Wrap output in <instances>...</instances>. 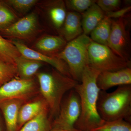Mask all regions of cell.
Listing matches in <instances>:
<instances>
[{
    "instance_id": "cell-1",
    "label": "cell",
    "mask_w": 131,
    "mask_h": 131,
    "mask_svg": "<svg viewBox=\"0 0 131 131\" xmlns=\"http://www.w3.org/2000/svg\"><path fill=\"white\" fill-rule=\"evenodd\" d=\"M100 72L87 66L82 74L80 83L74 89L80 97L81 114L74 126L77 131H91L101 126L105 121L97 110V102L100 90L96 84Z\"/></svg>"
},
{
    "instance_id": "cell-2",
    "label": "cell",
    "mask_w": 131,
    "mask_h": 131,
    "mask_svg": "<svg viewBox=\"0 0 131 131\" xmlns=\"http://www.w3.org/2000/svg\"><path fill=\"white\" fill-rule=\"evenodd\" d=\"M97 107L98 113L106 122L124 119L130 123L131 85L119 86L112 93L100 90Z\"/></svg>"
},
{
    "instance_id": "cell-3",
    "label": "cell",
    "mask_w": 131,
    "mask_h": 131,
    "mask_svg": "<svg viewBox=\"0 0 131 131\" xmlns=\"http://www.w3.org/2000/svg\"><path fill=\"white\" fill-rule=\"evenodd\" d=\"M37 78L40 93L48 105L51 117H56L64 95L79 83L57 70L39 73Z\"/></svg>"
},
{
    "instance_id": "cell-4",
    "label": "cell",
    "mask_w": 131,
    "mask_h": 131,
    "mask_svg": "<svg viewBox=\"0 0 131 131\" xmlns=\"http://www.w3.org/2000/svg\"><path fill=\"white\" fill-rule=\"evenodd\" d=\"M91 40L88 35L83 34L68 42L62 51L51 56L63 61L71 78L79 83L84 68L88 65V48Z\"/></svg>"
},
{
    "instance_id": "cell-5",
    "label": "cell",
    "mask_w": 131,
    "mask_h": 131,
    "mask_svg": "<svg viewBox=\"0 0 131 131\" xmlns=\"http://www.w3.org/2000/svg\"><path fill=\"white\" fill-rule=\"evenodd\" d=\"M88 65L99 71H115L131 67V61L118 56L107 46L91 40L88 48Z\"/></svg>"
},
{
    "instance_id": "cell-6",
    "label": "cell",
    "mask_w": 131,
    "mask_h": 131,
    "mask_svg": "<svg viewBox=\"0 0 131 131\" xmlns=\"http://www.w3.org/2000/svg\"><path fill=\"white\" fill-rule=\"evenodd\" d=\"M80 97L74 89L70 93L64 101L62 102L58 115L52 124V128L67 131H77L75 124L81 114Z\"/></svg>"
},
{
    "instance_id": "cell-7",
    "label": "cell",
    "mask_w": 131,
    "mask_h": 131,
    "mask_svg": "<svg viewBox=\"0 0 131 131\" xmlns=\"http://www.w3.org/2000/svg\"><path fill=\"white\" fill-rule=\"evenodd\" d=\"M128 17L112 19L111 31L107 46L118 56L130 61L131 42Z\"/></svg>"
},
{
    "instance_id": "cell-8",
    "label": "cell",
    "mask_w": 131,
    "mask_h": 131,
    "mask_svg": "<svg viewBox=\"0 0 131 131\" xmlns=\"http://www.w3.org/2000/svg\"><path fill=\"white\" fill-rule=\"evenodd\" d=\"M37 86L32 78L16 77L0 86V102L14 99L27 101L37 93Z\"/></svg>"
},
{
    "instance_id": "cell-9",
    "label": "cell",
    "mask_w": 131,
    "mask_h": 131,
    "mask_svg": "<svg viewBox=\"0 0 131 131\" xmlns=\"http://www.w3.org/2000/svg\"><path fill=\"white\" fill-rule=\"evenodd\" d=\"M11 42L18 49L21 56L25 58L42 63H47L61 74L71 78L67 64L62 60L55 57L49 56L32 50L19 41L14 40Z\"/></svg>"
},
{
    "instance_id": "cell-10",
    "label": "cell",
    "mask_w": 131,
    "mask_h": 131,
    "mask_svg": "<svg viewBox=\"0 0 131 131\" xmlns=\"http://www.w3.org/2000/svg\"><path fill=\"white\" fill-rule=\"evenodd\" d=\"M100 90L106 91L115 86L131 85V67L113 71L100 73L96 80Z\"/></svg>"
},
{
    "instance_id": "cell-11",
    "label": "cell",
    "mask_w": 131,
    "mask_h": 131,
    "mask_svg": "<svg viewBox=\"0 0 131 131\" xmlns=\"http://www.w3.org/2000/svg\"><path fill=\"white\" fill-rule=\"evenodd\" d=\"M37 18L34 13L28 14L5 28V34L9 37L25 39L30 37L36 31Z\"/></svg>"
},
{
    "instance_id": "cell-12",
    "label": "cell",
    "mask_w": 131,
    "mask_h": 131,
    "mask_svg": "<svg viewBox=\"0 0 131 131\" xmlns=\"http://www.w3.org/2000/svg\"><path fill=\"white\" fill-rule=\"evenodd\" d=\"M26 100L14 99L0 102V109L2 112L7 131H16L19 112Z\"/></svg>"
},
{
    "instance_id": "cell-13",
    "label": "cell",
    "mask_w": 131,
    "mask_h": 131,
    "mask_svg": "<svg viewBox=\"0 0 131 131\" xmlns=\"http://www.w3.org/2000/svg\"><path fill=\"white\" fill-rule=\"evenodd\" d=\"M81 14L76 12H69L62 28L61 37L66 42L73 40L83 34L82 25Z\"/></svg>"
},
{
    "instance_id": "cell-14",
    "label": "cell",
    "mask_w": 131,
    "mask_h": 131,
    "mask_svg": "<svg viewBox=\"0 0 131 131\" xmlns=\"http://www.w3.org/2000/svg\"><path fill=\"white\" fill-rule=\"evenodd\" d=\"M81 14L83 34L88 36L105 16L96 3Z\"/></svg>"
},
{
    "instance_id": "cell-15",
    "label": "cell",
    "mask_w": 131,
    "mask_h": 131,
    "mask_svg": "<svg viewBox=\"0 0 131 131\" xmlns=\"http://www.w3.org/2000/svg\"><path fill=\"white\" fill-rule=\"evenodd\" d=\"M44 99L24 103L20 109L18 121V130L29 121L34 118L46 107Z\"/></svg>"
},
{
    "instance_id": "cell-16",
    "label": "cell",
    "mask_w": 131,
    "mask_h": 131,
    "mask_svg": "<svg viewBox=\"0 0 131 131\" xmlns=\"http://www.w3.org/2000/svg\"><path fill=\"white\" fill-rule=\"evenodd\" d=\"M67 43L61 36L47 35L38 40L35 47L39 50L50 54L52 56L62 51Z\"/></svg>"
},
{
    "instance_id": "cell-17",
    "label": "cell",
    "mask_w": 131,
    "mask_h": 131,
    "mask_svg": "<svg viewBox=\"0 0 131 131\" xmlns=\"http://www.w3.org/2000/svg\"><path fill=\"white\" fill-rule=\"evenodd\" d=\"M49 107H46L37 116L24 124L18 131H50L52 124L49 116Z\"/></svg>"
},
{
    "instance_id": "cell-18",
    "label": "cell",
    "mask_w": 131,
    "mask_h": 131,
    "mask_svg": "<svg viewBox=\"0 0 131 131\" xmlns=\"http://www.w3.org/2000/svg\"><path fill=\"white\" fill-rule=\"evenodd\" d=\"M19 77L22 79H31L42 66V62L25 58L22 56L15 59Z\"/></svg>"
},
{
    "instance_id": "cell-19",
    "label": "cell",
    "mask_w": 131,
    "mask_h": 131,
    "mask_svg": "<svg viewBox=\"0 0 131 131\" xmlns=\"http://www.w3.org/2000/svg\"><path fill=\"white\" fill-rule=\"evenodd\" d=\"M112 24V19L105 16L90 34L91 40L97 43L107 46Z\"/></svg>"
},
{
    "instance_id": "cell-20",
    "label": "cell",
    "mask_w": 131,
    "mask_h": 131,
    "mask_svg": "<svg viewBox=\"0 0 131 131\" xmlns=\"http://www.w3.org/2000/svg\"><path fill=\"white\" fill-rule=\"evenodd\" d=\"M50 5L48 13L52 24L57 30L61 29L67 15L65 4L62 1H56Z\"/></svg>"
},
{
    "instance_id": "cell-21",
    "label": "cell",
    "mask_w": 131,
    "mask_h": 131,
    "mask_svg": "<svg viewBox=\"0 0 131 131\" xmlns=\"http://www.w3.org/2000/svg\"><path fill=\"white\" fill-rule=\"evenodd\" d=\"M20 56L18 49L12 42L0 35V59L5 62L15 65V59Z\"/></svg>"
},
{
    "instance_id": "cell-22",
    "label": "cell",
    "mask_w": 131,
    "mask_h": 131,
    "mask_svg": "<svg viewBox=\"0 0 131 131\" xmlns=\"http://www.w3.org/2000/svg\"><path fill=\"white\" fill-rule=\"evenodd\" d=\"M18 76L16 65L5 62L0 59V86Z\"/></svg>"
},
{
    "instance_id": "cell-23",
    "label": "cell",
    "mask_w": 131,
    "mask_h": 131,
    "mask_svg": "<svg viewBox=\"0 0 131 131\" xmlns=\"http://www.w3.org/2000/svg\"><path fill=\"white\" fill-rule=\"evenodd\" d=\"M91 131H131V125L124 119L105 121L102 125Z\"/></svg>"
},
{
    "instance_id": "cell-24",
    "label": "cell",
    "mask_w": 131,
    "mask_h": 131,
    "mask_svg": "<svg viewBox=\"0 0 131 131\" xmlns=\"http://www.w3.org/2000/svg\"><path fill=\"white\" fill-rule=\"evenodd\" d=\"M96 2L94 0H68L65 5L71 12L82 14Z\"/></svg>"
},
{
    "instance_id": "cell-25",
    "label": "cell",
    "mask_w": 131,
    "mask_h": 131,
    "mask_svg": "<svg viewBox=\"0 0 131 131\" xmlns=\"http://www.w3.org/2000/svg\"><path fill=\"white\" fill-rule=\"evenodd\" d=\"M14 14L6 7L0 5V27L11 25L15 21Z\"/></svg>"
},
{
    "instance_id": "cell-26",
    "label": "cell",
    "mask_w": 131,
    "mask_h": 131,
    "mask_svg": "<svg viewBox=\"0 0 131 131\" xmlns=\"http://www.w3.org/2000/svg\"><path fill=\"white\" fill-rule=\"evenodd\" d=\"M121 1L120 0H98L96 3L105 13L113 12L121 9Z\"/></svg>"
},
{
    "instance_id": "cell-27",
    "label": "cell",
    "mask_w": 131,
    "mask_h": 131,
    "mask_svg": "<svg viewBox=\"0 0 131 131\" xmlns=\"http://www.w3.org/2000/svg\"><path fill=\"white\" fill-rule=\"evenodd\" d=\"M36 0H10L8 2L17 11L26 12L37 2Z\"/></svg>"
},
{
    "instance_id": "cell-28",
    "label": "cell",
    "mask_w": 131,
    "mask_h": 131,
    "mask_svg": "<svg viewBox=\"0 0 131 131\" xmlns=\"http://www.w3.org/2000/svg\"><path fill=\"white\" fill-rule=\"evenodd\" d=\"M131 9L130 6H128L115 12L105 13V16L112 19L125 18L128 16L127 13L130 11Z\"/></svg>"
},
{
    "instance_id": "cell-29",
    "label": "cell",
    "mask_w": 131,
    "mask_h": 131,
    "mask_svg": "<svg viewBox=\"0 0 131 131\" xmlns=\"http://www.w3.org/2000/svg\"><path fill=\"white\" fill-rule=\"evenodd\" d=\"M50 131H61V130H59V129H54V128H52Z\"/></svg>"
},
{
    "instance_id": "cell-30",
    "label": "cell",
    "mask_w": 131,
    "mask_h": 131,
    "mask_svg": "<svg viewBox=\"0 0 131 131\" xmlns=\"http://www.w3.org/2000/svg\"><path fill=\"white\" fill-rule=\"evenodd\" d=\"M61 131H67L62 130H61Z\"/></svg>"
},
{
    "instance_id": "cell-31",
    "label": "cell",
    "mask_w": 131,
    "mask_h": 131,
    "mask_svg": "<svg viewBox=\"0 0 131 131\" xmlns=\"http://www.w3.org/2000/svg\"><path fill=\"white\" fill-rule=\"evenodd\" d=\"M0 131H1V127H0Z\"/></svg>"
}]
</instances>
